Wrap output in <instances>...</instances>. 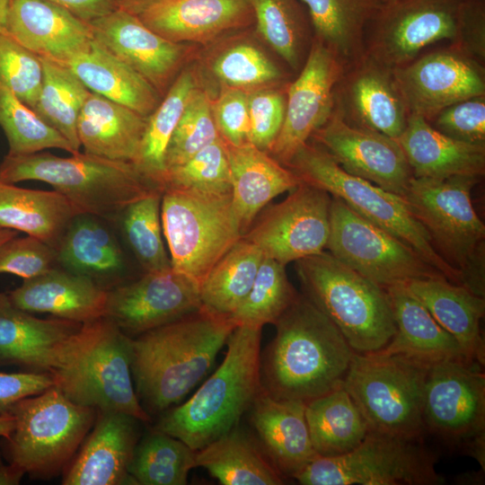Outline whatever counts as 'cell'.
<instances>
[{
  "label": "cell",
  "mask_w": 485,
  "mask_h": 485,
  "mask_svg": "<svg viewBox=\"0 0 485 485\" xmlns=\"http://www.w3.org/2000/svg\"><path fill=\"white\" fill-rule=\"evenodd\" d=\"M14 427V419L12 415L0 416V437L7 438Z\"/></svg>",
  "instance_id": "be15d7a7"
},
{
  "label": "cell",
  "mask_w": 485,
  "mask_h": 485,
  "mask_svg": "<svg viewBox=\"0 0 485 485\" xmlns=\"http://www.w3.org/2000/svg\"><path fill=\"white\" fill-rule=\"evenodd\" d=\"M43 78L41 57L0 32V87L33 109Z\"/></svg>",
  "instance_id": "816d5d0a"
},
{
  "label": "cell",
  "mask_w": 485,
  "mask_h": 485,
  "mask_svg": "<svg viewBox=\"0 0 485 485\" xmlns=\"http://www.w3.org/2000/svg\"><path fill=\"white\" fill-rule=\"evenodd\" d=\"M240 39L224 45L210 58V72L220 87L251 93L276 86L283 78L278 66L255 42Z\"/></svg>",
  "instance_id": "ee69618b"
},
{
  "label": "cell",
  "mask_w": 485,
  "mask_h": 485,
  "mask_svg": "<svg viewBox=\"0 0 485 485\" xmlns=\"http://www.w3.org/2000/svg\"><path fill=\"white\" fill-rule=\"evenodd\" d=\"M250 142L269 152L282 128L286 112V93L268 87L248 93Z\"/></svg>",
  "instance_id": "f5cc1de1"
},
{
  "label": "cell",
  "mask_w": 485,
  "mask_h": 485,
  "mask_svg": "<svg viewBox=\"0 0 485 485\" xmlns=\"http://www.w3.org/2000/svg\"><path fill=\"white\" fill-rule=\"evenodd\" d=\"M41 61L42 84L32 110L79 152L77 120L91 92L65 65L43 57Z\"/></svg>",
  "instance_id": "b9f144b4"
},
{
  "label": "cell",
  "mask_w": 485,
  "mask_h": 485,
  "mask_svg": "<svg viewBox=\"0 0 485 485\" xmlns=\"http://www.w3.org/2000/svg\"><path fill=\"white\" fill-rule=\"evenodd\" d=\"M347 172L403 197L413 177L398 141L348 123L335 110L312 136Z\"/></svg>",
  "instance_id": "d6986e66"
},
{
  "label": "cell",
  "mask_w": 485,
  "mask_h": 485,
  "mask_svg": "<svg viewBox=\"0 0 485 485\" xmlns=\"http://www.w3.org/2000/svg\"><path fill=\"white\" fill-rule=\"evenodd\" d=\"M384 289L392 307L396 331L386 346L376 351L401 355L428 366L450 359H467L456 340L403 284Z\"/></svg>",
  "instance_id": "1f68e13d"
},
{
  "label": "cell",
  "mask_w": 485,
  "mask_h": 485,
  "mask_svg": "<svg viewBox=\"0 0 485 485\" xmlns=\"http://www.w3.org/2000/svg\"><path fill=\"white\" fill-rule=\"evenodd\" d=\"M138 17L176 43H208L254 23L249 0H161Z\"/></svg>",
  "instance_id": "484cf974"
},
{
  "label": "cell",
  "mask_w": 485,
  "mask_h": 485,
  "mask_svg": "<svg viewBox=\"0 0 485 485\" xmlns=\"http://www.w3.org/2000/svg\"><path fill=\"white\" fill-rule=\"evenodd\" d=\"M451 46L481 64L484 62V0H463L457 13L455 39Z\"/></svg>",
  "instance_id": "6f0895ef"
},
{
  "label": "cell",
  "mask_w": 485,
  "mask_h": 485,
  "mask_svg": "<svg viewBox=\"0 0 485 485\" xmlns=\"http://www.w3.org/2000/svg\"><path fill=\"white\" fill-rule=\"evenodd\" d=\"M436 459L421 440L368 431L352 451L318 456L292 478L304 485H439Z\"/></svg>",
  "instance_id": "7c38bea8"
},
{
  "label": "cell",
  "mask_w": 485,
  "mask_h": 485,
  "mask_svg": "<svg viewBox=\"0 0 485 485\" xmlns=\"http://www.w3.org/2000/svg\"><path fill=\"white\" fill-rule=\"evenodd\" d=\"M413 177L444 179L455 175L481 177L485 172V146L449 137L424 118L410 114L396 139Z\"/></svg>",
  "instance_id": "4dcf8cb0"
},
{
  "label": "cell",
  "mask_w": 485,
  "mask_h": 485,
  "mask_svg": "<svg viewBox=\"0 0 485 485\" xmlns=\"http://www.w3.org/2000/svg\"><path fill=\"white\" fill-rule=\"evenodd\" d=\"M147 117L90 93L77 120V135L84 153L134 163Z\"/></svg>",
  "instance_id": "d6a6232c"
},
{
  "label": "cell",
  "mask_w": 485,
  "mask_h": 485,
  "mask_svg": "<svg viewBox=\"0 0 485 485\" xmlns=\"http://www.w3.org/2000/svg\"><path fill=\"white\" fill-rule=\"evenodd\" d=\"M10 0H0V32L4 31Z\"/></svg>",
  "instance_id": "e7e4bbea"
},
{
  "label": "cell",
  "mask_w": 485,
  "mask_h": 485,
  "mask_svg": "<svg viewBox=\"0 0 485 485\" xmlns=\"http://www.w3.org/2000/svg\"><path fill=\"white\" fill-rule=\"evenodd\" d=\"M481 177H412L402 197L427 230L440 255L463 275V286L484 296L481 248L485 225L473 208L471 192Z\"/></svg>",
  "instance_id": "30bf717a"
},
{
  "label": "cell",
  "mask_w": 485,
  "mask_h": 485,
  "mask_svg": "<svg viewBox=\"0 0 485 485\" xmlns=\"http://www.w3.org/2000/svg\"><path fill=\"white\" fill-rule=\"evenodd\" d=\"M429 123L449 137L485 146V95L455 102L439 111Z\"/></svg>",
  "instance_id": "11a10c76"
},
{
  "label": "cell",
  "mask_w": 485,
  "mask_h": 485,
  "mask_svg": "<svg viewBox=\"0 0 485 485\" xmlns=\"http://www.w3.org/2000/svg\"><path fill=\"white\" fill-rule=\"evenodd\" d=\"M274 325L275 337L260 355L269 395L306 404L342 385L355 351L307 296L298 294Z\"/></svg>",
  "instance_id": "6da1fadb"
},
{
  "label": "cell",
  "mask_w": 485,
  "mask_h": 485,
  "mask_svg": "<svg viewBox=\"0 0 485 485\" xmlns=\"http://www.w3.org/2000/svg\"><path fill=\"white\" fill-rule=\"evenodd\" d=\"M403 285L456 340L466 358L484 366L485 343L481 330L484 296L444 276L414 279Z\"/></svg>",
  "instance_id": "f1b7e54d"
},
{
  "label": "cell",
  "mask_w": 485,
  "mask_h": 485,
  "mask_svg": "<svg viewBox=\"0 0 485 485\" xmlns=\"http://www.w3.org/2000/svg\"><path fill=\"white\" fill-rule=\"evenodd\" d=\"M196 466L224 485H280L283 476L238 426L196 451Z\"/></svg>",
  "instance_id": "8d00e7d4"
},
{
  "label": "cell",
  "mask_w": 485,
  "mask_h": 485,
  "mask_svg": "<svg viewBox=\"0 0 485 485\" xmlns=\"http://www.w3.org/2000/svg\"><path fill=\"white\" fill-rule=\"evenodd\" d=\"M225 145L231 174L232 206L242 235L262 208L302 181L269 153L253 145Z\"/></svg>",
  "instance_id": "f546056e"
},
{
  "label": "cell",
  "mask_w": 485,
  "mask_h": 485,
  "mask_svg": "<svg viewBox=\"0 0 485 485\" xmlns=\"http://www.w3.org/2000/svg\"><path fill=\"white\" fill-rule=\"evenodd\" d=\"M215 122L222 140L234 146L250 144L248 93L221 86L212 101Z\"/></svg>",
  "instance_id": "9f6ffc18"
},
{
  "label": "cell",
  "mask_w": 485,
  "mask_h": 485,
  "mask_svg": "<svg viewBox=\"0 0 485 485\" xmlns=\"http://www.w3.org/2000/svg\"><path fill=\"white\" fill-rule=\"evenodd\" d=\"M463 0H382L365 38L366 54L391 68L405 66L435 42L456 35Z\"/></svg>",
  "instance_id": "9a60e30c"
},
{
  "label": "cell",
  "mask_w": 485,
  "mask_h": 485,
  "mask_svg": "<svg viewBox=\"0 0 485 485\" xmlns=\"http://www.w3.org/2000/svg\"><path fill=\"white\" fill-rule=\"evenodd\" d=\"M51 375L55 386L76 404L151 420L133 386L130 338L106 317L81 325Z\"/></svg>",
  "instance_id": "5b68a950"
},
{
  "label": "cell",
  "mask_w": 485,
  "mask_h": 485,
  "mask_svg": "<svg viewBox=\"0 0 485 485\" xmlns=\"http://www.w3.org/2000/svg\"><path fill=\"white\" fill-rule=\"evenodd\" d=\"M82 324L35 317L14 305L9 295L0 293V366L51 374Z\"/></svg>",
  "instance_id": "cb8c5ba5"
},
{
  "label": "cell",
  "mask_w": 485,
  "mask_h": 485,
  "mask_svg": "<svg viewBox=\"0 0 485 485\" xmlns=\"http://www.w3.org/2000/svg\"><path fill=\"white\" fill-rule=\"evenodd\" d=\"M467 359L428 367L423 395L426 432L474 457L484 469L485 375Z\"/></svg>",
  "instance_id": "4fadbf2b"
},
{
  "label": "cell",
  "mask_w": 485,
  "mask_h": 485,
  "mask_svg": "<svg viewBox=\"0 0 485 485\" xmlns=\"http://www.w3.org/2000/svg\"><path fill=\"white\" fill-rule=\"evenodd\" d=\"M219 137L212 100L198 86L188 101L170 139L165 154V172L184 163Z\"/></svg>",
  "instance_id": "f907efd6"
},
{
  "label": "cell",
  "mask_w": 485,
  "mask_h": 485,
  "mask_svg": "<svg viewBox=\"0 0 485 485\" xmlns=\"http://www.w3.org/2000/svg\"><path fill=\"white\" fill-rule=\"evenodd\" d=\"M97 218L75 216L57 248V262L65 269L95 281L96 278L119 276L126 267L116 238Z\"/></svg>",
  "instance_id": "74e56055"
},
{
  "label": "cell",
  "mask_w": 485,
  "mask_h": 485,
  "mask_svg": "<svg viewBox=\"0 0 485 485\" xmlns=\"http://www.w3.org/2000/svg\"><path fill=\"white\" fill-rule=\"evenodd\" d=\"M313 447L319 457H334L356 448L369 431L348 392L340 387L305 404Z\"/></svg>",
  "instance_id": "f35d334b"
},
{
  "label": "cell",
  "mask_w": 485,
  "mask_h": 485,
  "mask_svg": "<svg viewBox=\"0 0 485 485\" xmlns=\"http://www.w3.org/2000/svg\"><path fill=\"white\" fill-rule=\"evenodd\" d=\"M429 366L401 355L355 352L342 386L369 431L423 441V395Z\"/></svg>",
  "instance_id": "ba28073f"
},
{
  "label": "cell",
  "mask_w": 485,
  "mask_h": 485,
  "mask_svg": "<svg viewBox=\"0 0 485 485\" xmlns=\"http://www.w3.org/2000/svg\"><path fill=\"white\" fill-rule=\"evenodd\" d=\"M287 167L302 182L325 190L365 219L409 244L448 280L463 285V273L440 255L402 197L347 172L316 144H305Z\"/></svg>",
  "instance_id": "52a82bcc"
},
{
  "label": "cell",
  "mask_w": 485,
  "mask_h": 485,
  "mask_svg": "<svg viewBox=\"0 0 485 485\" xmlns=\"http://www.w3.org/2000/svg\"><path fill=\"white\" fill-rule=\"evenodd\" d=\"M90 23L117 9V0H49Z\"/></svg>",
  "instance_id": "91938a15"
},
{
  "label": "cell",
  "mask_w": 485,
  "mask_h": 485,
  "mask_svg": "<svg viewBox=\"0 0 485 485\" xmlns=\"http://www.w3.org/2000/svg\"><path fill=\"white\" fill-rule=\"evenodd\" d=\"M198 87L195 72L181 70L158 106L147 117L139 151L133 163L162 190L170 139L188 101Z\"/></svg>",
  "instance_id": "ab89813d"
},
{
  "label": "cell",
  "mask_w": 485,
  "mask_h": 485,
  "mask_svg": "<svg viewBox=\"0 0 485 485\" xmlns=\"http://www.w3.org/2000/svg\"><path fill=\"white\" fill-rule=\"evenodd\" d=\"M18 308L84 323L105 317L108 291L92 278L52 268L10 292Z\"/></svg>",
  "instance_id": "4316f807"
},
{
  "label": "cell",
  "mask_w": 485,
  "mask_h": 485,
  "mask_svg": "<svg viewBox=\"0 0 485 485\" xmlns=\"http://www.w3.org/2000/svg\"><path fill=\"white\" fill-rule=\"evenodd\" d=\"M201 307L198 284L171 269L145 272L108 291L105 317L122 331L138 335Z\"/></svg>",
  "instance_id": "ffe728a7"
},
{
  "label": "cell",
  "mask_w": 485,
  "mask_h": 485,
  "mask_svg": "<svg viewBox=\"0 0 485 485\" xmlns=\"http://www.w3.org/2000/svg\"><path fill=\"white\" fill-rule=\"evenodd\" d=\"M258 35L293 69L299 67L306 19L297 0H249Z\"/></svg>",
  "instance_id": "bcb514c9"
},
{
  "label": "cell",
  "mask_w": 485,
  "mask_h": 485,
  "mask_svg": "<svg viewBox=\"0 0 485 485\" xmlns=\"http://www.w3.org/2000/svg\"><path fill=\"white\" fill-rule=\"evenodd\" d=\"M300 1L308 9L316 40L345 68L365 57L366 31L382 0Z\"/></svg>",
  "instance_id": "d590c367"
},
{
  "label": "cell",
  "mask_w": 485,
  "mask_h": 485,
  "mask_svg": "<svg viewBox=\"0 0 485 485\" xmlns=\"http://www.w3.org/2000/svg\"><path fill=\"white\" fill-rule=\"evenodd\" d=\"M161 0H117L119 9H122L136 15L158 3Z\"/></svg>",
  "instance_id": "6125c7cd"
},
{
  "label": "cell",
  "mask_w": 485,
  "mask_h": 485,
  "mask_svg": "<svg viewBox=\"0 0 485 485\" xmlns=\"http://www.w3.org/2000/svg\"><path fill=\"white\" fill-rule=\"evenodd\" d=\"M163 191H154L129 204L120 214L123 235L145 272L172 269L161 222Z\"/></svg>",
  "instance_id": "f6af8a7d"
},
{
  "label": "cell",
  "mask_w": 485,
  "mask_h": 485,
  "mask_svg": "<svg viewBox=\"0 0 485 485\" xmlns=\"http://www.w3.org/2000/svg\"><path fill=\"white\" fill-rule=\"evenodd\" d=\"M55 262L56 249L31 235H16L0 245V273L27 279L51 269Z\"/></svg>",
  "instance_id": "db71d44e"
},
{
  "label": "cell",
  "mask_w": 485,
  "mask_h": 485,
  "mask_svg": "<svg viewBox=\"0 0 485 485\" xmlns=\"http://www.w3.org/2000/svg\"><path fill=\"white\" fill-rule=\"evenodd\" d=\"M392 73L409 114L428 122L455 102L485 95L483 66L453 46L415 58Z\"/></svg>",
  "instance_id": "ac0fdd59"
},
{
  "label": "cell",
  "mask_w": 485,
  "mask_h": 485,
  "mask_svg": "<svg viewBox=\"0 0 485 485\" xmlns=\"http://www.w3.org/2000/svg\"><path fill=\"white\" fill-rule=\"evenodd\" d=\"M235 327L201 307L130 338L131 374L145 410L163 412L180 403L211 369Z\"/></svg>",
  "instance_id": "7a4b0ae2"
},
{
  "label": "cell",
  "mask_w": 485,
  "mask_h": 485,
  "mask_svg": "<svg viewBox=\"0 0 485 485\" xmlns=\"http://www.w3.org/2000/svg\"><path fill=\"white\" fill-rule=\"evenodd\" d=\"M65 66L90 92L145 117L155 110L163 98L148 81L94 39L87 50Z\"/></svg>",
  "instance_id": "836d02e7"
},
{
  "label": "cell",
  "mask_w": 485,
  "mask_h": 485,
  "mask_svg": "<svg viewBox=\"0 0 485 485\" xmlns=\"http://www.w3.org/2000/svg\"><path fill=\"white\" fill-rule=\"evenodd\" d=\"M55 385L47 372H0V416L9 414L19 401L40 394Z\"/></svg>",
  "instance_id": "680465c9"
},
{
  "label": "cell",
  "mask_w": 485,
  "mask_h": 485,
  "mask_svg": "<svg viewBox=\"0 0 485 485\" xmlns=\"http://www.w3.org/2000/svg\"><path fill=\"white\" fill-rule=\"evenodd\" d=\"M78 212L56 190H31L0 181V228L22 232L57 248Z\"/></svg>",
  "instance_id": "e575fe53"
},
{
  "label": "cell",
  "mask_w": 485,
  "mask_h": 485,
  "mask_svg": "<svg viewBox=\"0 0 485 485\" xmlns=\"http://www.w3.org/2000/svg\"><path fill=\"white\" fill-rule=\"evenodd\" d=\"M297 295L286 266L263 257L250 292L230 319L236 326L274 324Z\"/></svg>",
  "instance_id": "7dc6e473"
},
{
  "label": "cell",
  "mask_w": 485,
  "mask_h": 485,
  "mask_svg": "<svg viewBox=\"0 0 485 485\" xmlns=\"http://www.w3.org/2000/svg\"><path fill=\"white\" fill-rule=\"evenodd\" d=\"M307 296L340 330L355 352L383 348L396 325L384 287L322 251L296 261Z\"/></svg>",
  "instance_id": "8992f818"
},
{
  "label": "cell",
  "mask_w": 485,
  "mask_h": 485,
  "mask_svg": "<svg viewBox=\"0 0 485 485\" xmlns=\"http://www.w3.org/2000/svg\"><path fill=\"white\" fill-rule=\"evenodd\" d=\"M3 31L39 57L62 65L93 40L90 23L49 0H10Z\"/></svg>",
  "instance_id": "603a6c76"
},
{
  "label": "cell",
  "mask_w": 485,
  "mask_h": 485,
  "mask_svg": "<svg viewBox=\"0 0 485 485\" xmlns=\"http://www.w3.org/2000/svg\"><path fill=\"white\" fill-rule=\"evenodd\" d=\"M97 413L73 402L55 385L19 401L9 411L14 419L5 438L9 463L33 479L57 476L75 457Z\"/></svg>",
  "instance_id": "9c48e42d"
},
{
  "label": "cell",
  "mask_w": 485,
  "mask_h": 485,
  "mask_svg": "<svg viewBox=\"0 0 485 485\" xmlns=\"http://www.w3.org/2000/svg\"><path fill=\"white\" fill-rule=\"evenodd\" d=\"M196 466V451L181 440L154 429L137 444L129 465L136 484L184 485Z\"/></svg>",
  "instance_id": "7bdbcfd3"
},
{
  "label": "cell",
  "mask_w": 485,
  "mask_h": 485,
  "mask_svg": "<svg viewBox=\"0 0 485 485\" xmlns=\"http://www.w3.org/2000/svg\"><path fill=\"white\" fill-rule=\"evenodd\" d=\"M165 189L209 194H231L230 166L225 142L219 137L184 163L166 170Z\"/></svg>",
  "instance_id": "681fc988"
},
{
  "label": "cell",
  "mask_w": 485,
  "mask_h": 485,
  "mask_svg": "<svg viewBox=\"0 0 485 485\" xmlns=\"http://www.w3.org/2000/svg\"><path fill=\"white\" fill-rule=\"evenodd\" d=\"M263 257L258 247L242 237L200 284L202 308L230 318L250 292Z\"/></svg>",
  "instance_id": "60d3db41"
},
{
  "label": "cell",
  "mask_w": 485,
  "mask_h": 485,
  "mask_svg": "<svg viewBox=\"0 0 485 485\" xmlns=\"http://www.w3.org/2000/svg\"><path fill=\"white\" fill-rule=\"evenodd\" d=\"M334 110L348 123L397 139L410 116L392 69L365 55L345 68L334 91Z\"/></svg>",
  "instance_id": "44dd1931"
},
{
  "label": "cell",
  "mask_w": 485,
  "mask_h": 485,
  "mask_svg": "<svg viewBox=\"0 0 485 485\" xmlns=\"http://www.w3.org/2000/svg\"><path fill=\"white\" fill-rule=\"evenodd\" d=\"M345 67L322 43L314 40L296 79L287 88L286 112L269 154L287 166L297 151L331 117L334 91Z\"/></svg>",
  "instance_id": "e0dca14e"
},
{
  "label": "cell",
  "mask_w": 485,
  "mask_h": 485,
  "mask_svg": "<svg viewBox=\"0 0 485 485\" xmlns=\"http://www.w3.org/2000/svg\"><path fill=\"white\" fill-rule=\"evenodd\" d=\"M18 235V232L12 229L0 228V245L5 241Z\"/></svg>",
  "instance_id": "03108f58"
},
{
  "label": "cell",
  "mask_w": 485,
  "mask_h": 485,
  "mask_svg": "<svg viewBox=\"0 0 485 485\" xmlns=\"http://www.w3.org/2000/svg\"><path fill=\"white\" fill-rule=\"evenodd\" d=\"M161 222L172 269L199 287L216 263L242 237L231 194L165 189Z\"/></svg>",
  "instance_id": "8fae6325"
},
{
  "label": "cell",
  "mask_w": 485,
  "mask_h": 485,
  "mask_svg": "<svg viewBox=\"0 0 485 485\" xmlns=\"http://www.w3.org/2000/svg\"><path fill=\"white\" fill-rule=\"evenodd\" d=\"M94 40L126 63L163 97L182 66L189 49L147 27L134 13L117 9L90 22Z\"/></svg>",
  "instance_id": "7402d4cb"
},
{
  "label": "cell",
  "mask_w": 485,
  "mask_h": 485,
  "mask_svg": "<svg viewBox=\"0 0 485 485\" xmlns=\"http://www.w3.org/2000/svg\"><path fill=\"white\" fill-rule=\"evenodd\" d=\"M24 475V472L15 464H5L0 461V485H17Z\"/></svg>",
  "instance_id": "94428289"
},
{
  "label": "cell",
  "mask_w": 485,
  "mask_h": 485,
  "mask_svg": "<svg viewBox=\"0 0 485 485\" xmlns=\"http://www.w3.org/2000/svg\"><path fill=\"white\" fill-rule=\"evenodd\" d=\"M287 198L266 209L242 238L264 257L287 265L324 251L330 232L331 196L301 183Z\"/></svg>",
  "instance_id": "2e32d148"
},
{
  "label": "cell",
  "mask_w": 485,
  "mask_h": 485,
  "mask_svg": "<svg viewBox=\"0 0 485 485\" xmlns=\"http://www.w3.org/2000/svg\"><path fill=\"white\" fill-rule=\"evenodd\" d=\"M250 409L262 448L282 476L292 478L318 457L312 445L304 403L277 400L261 387Z\"/></svg>",
  "instance_id": "83f0119b"
},
{
  "label": "cell",
  "mask_w": 485,
  "mask_h": 485,
  "mask_svg": "<svg viewBox=\"0 0 485 485\" xmlns=\"http://www.w3.org/2000/svg\"><path fill=\"white\" fill-rule=\"evenodd\" d=\"M65 472L64 485L136 484L129 465L137 444L136 418L101 412Z\"/></svg>",
  "instance_id": "d4e9b609"
},
{
  "label": "cell",
  "mask_w": 485,
  "mask_h": 485,
  "mask_svg": "<svg viewBox=\"0 0 485 485\" xmlns=\"http://www.w3.org/2000/svg\"><path fill=\"white\" fill-rule=\"evenodd\" d=\"M60 157L48 152L6 154L0 163V181L15 184L43 181L61 195L79 215L106 220L119 217L134 201L163 191L133 163L80 153Z\"/></svg>",
  "instance_id": "277c9868"
},
{
  "label": "cell",
  "mask_w": 485,
  "mask_h": 485,
  "mask_svg": "<svg viewBox=\"0 0 485 485\" xmlns=\"http://www.w3.org/2000/svg\"><path fill=\"white\" fill-rule=\"evenodd\" d=\"M326 248L337 260L383 287L444 276L409 244L334 197Z\"/></svg>",
  "instance_id": "5bb4252c"
},
{
  "label": "cell",
  "mask_w": 485,
  "mask_h": 485,
  "mask_svg": "<svg viewBox=\"0 0 485 485\" xmlns=\"http://www.w3.org/2000/svg\"><path fill=\"white\" fill-rule=\"evenodd\" d=\"M0 127L10 155L28 154L57 148L75 154L70 143L12 93L0 87Z\"/></svg>",
  "instance_id": "c3c4849f"
},
{
  "label": "cell",
  "mask_w": 485,
  "mask_h": 485,
  "mask_svg": "<svg viewBox=\"0 0 485 485\" xmlns=\"http://www.w3.org/2000/svg\"><path fill=\"white\" fill-rule=\"evenodd\" d=\"M261 330L237 325L220 366L188 401L165 410L154 429L197 451L237 427L261 390Z\"/></svg>",
  "instance_id": "3957f363"
}]
</instances>
